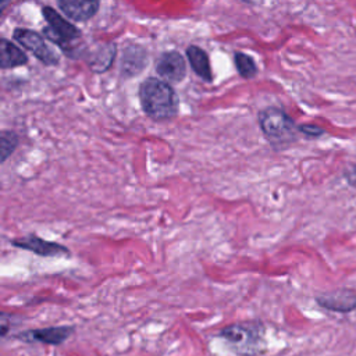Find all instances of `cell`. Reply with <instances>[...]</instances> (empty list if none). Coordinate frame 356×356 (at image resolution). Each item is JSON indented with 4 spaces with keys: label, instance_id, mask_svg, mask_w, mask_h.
Here are the masks:
<instances>
[{
    "label": "cell",
    "instance_id": "1",
    "mask_svg": "<svg viewBox=\"0 0 356 356\" xmlns=\"http://www.w3.org/2000/svg\"><path fill=\"white\" fill-rule=\"evenodd\" d=\"M139 100L145 114L154 121L171 120L178 113V97L163 79L147 78L139 86Z\"/></svg>",
    "mask_w": 356,
    "mask_h": 356
},
{
    "label": "cell",
    "instance_id": "2",
    "mask_svg": "<svg viewBox=\"0 0 356 356\" xmlns=\"http://www.w3.org/2000/svg\"><path fill=\"white\" fill-rule=\"evenodd\" d=\"M266 327L261 320H242L222 327L218 335L239 356H260L266 352Z\"/></svg>",
    "mask_w": 356,
    "mask_h": 356
},
{
    "label": "cell",
    "instance_id": "3",
    "mask_svg": "<svg viewBox=\"0 0 356 356\" xmlns=\"http://www.w3.org/2000/svg\"><path fill=\"white\" fill-rule=\"evenodd\" d=\"M259 125L271 145L275 150H284L288 146H291L296 138L299 128L295 124V121L282 110L278 107H267L263 108L259 115Z\"/></svg>",
    "mask_w": 356,
    "mask_h": 356
},
{
    "label": "cell",
    "instance_id": "4",
    "mask_svg": "<svg viewBox=\"0 0 356 356\" xmlns=\"http://www.w3.org/2000/svg\"><path fill=\"white\" fill-rule=\"evenodd\" d=\"M42 14L49 22V26L43 29L44 36L60 46L65 53L72 54L74 42L81 38V31L71 22H67L54 8L49 6L42 8Z\"/></svg>",
    "mask_w": 356,
    "mask_h": 356
},
{
    "label": "cell",
    "instance_id": "5",
    "mask_svg": "<svg viewBox=\"0 0 356 356\" xmlns=\"http://www.w3.org/2000/svg\"><path fill=\"white\" fill-rule=\"evenodd\" d=\"M10 243L14 248L32 252L42 257H68L71 256L70 249L58 242L43 239L36 234H28L19 238L10 239Z\"/></svg>",
    "mask_w": 356,
    "mask_h": 356
},
{
    "label": "cell",
    "instance_id": "6",
    "mask_svg": "<svg viewBox=\"0 0 356 356\" xmlns=\"http://www.w3.org/2000/svg\"><path fill=\"white\" fill-rule=\"evenodd\" d=\"M14 39L24 46L26 50L32 51L35 57L43 63L44 65H56L58 64V56L57 53L44 42L40 33L26 29V28H17L13 33Z\"/></svg>",
    "mask_w": 356,
    "mask_h": 356
},
{
    "label": "cell",
    "instance_id": "7",
    "mask_svg": "<svg viewBox=\"0 0 356 356\" xmlns=\"http://www.w3.org/2000/svg\"><path fill=\"white\" fill-rule=\"evenodd\" d=\"M74 325H50L44 328L25 330L14 335V338L28 343H44V345H61L71 335H74Z\"/></svg>",
    "mask_w": 356,
    "mask_h": 356
},
{
    "label": "cell",
    "instance_id": "8",
    "mask_svg": "<svg viewBox=\"0 0 356 356\" xmlns=\"http://www.w3.org/2000/svg\"><path fill=\"white\" fill-rule=\"evenodd\" d=\"M316 303L323 309L335 313H350L356 310V291L352 288H337L321 292L314 298Z\"/></svg>",
    "mask_w": 356,
    "mask_h": 356
},
{
    "label": "cell",
    "instance_id": "9",
    "mask_svg": "<svg viewBox=\"0 0 356 356\" xmlns=\"http://www.w3.org/2000/svg\"><path fill=\"white\" fill-rule=\"evenodd\" d=\"M154 68L163 81L171 83L181 82L186 75V64L184 56L175 50L161 53L156 60Z\"/></svg>",
    "mask_w": 356,
    "mask_h": 356
},
{
    "label": "cell",
    "instance_id": "10",
    "mask_svg": "<svg viewBox=\"0 0 356 356\" xmlns=\"http://www.w3.org/2000/svg\"><path fill=\"white\" fill-rule=\"evenodd\" d=\"M100 0H57L58 8L67 18L83 22L90 19L99 10Z\"/></svg>",
    "mask_w": 356,
    "mask_h": 356
},
{
    "label": "cell",
    "instance_id": "11",
    "mask_svg": "<svg viewBox=\"0 0 356 356\" xmlns=\"http://www.w3.org/2000/svg\"><path fill=\"white\" fill-rule=\"evenodd\" d=\"M147 63V56L143 47L138 44L128 46L124 50L122 61H121V72L125 76H132L139 74Z\"/></svg>",
    "mask_w": 356,
    "mask_h": 356
},
{
    "label": "cell",
    "instance_id": "12",
    "mask_svg": "<svg viewBox=\"0 0 356 356\" xmlns=\"http://www.w3.org/2000/svg\"><path fill=\"white\" fill-rule=\"evenodd\" d=\"M186 57L189 60V64H191L193 72L200 79H203L204 82H211L213 81V74H211V68H210L209 56L203 49H200L199 46L191 44L186 49Z\"/></svg>",
    "mask_w": 356,
    "mask_h": 356
},
{
    "label": "cell",
    "instance_id": "13",
    "mask_svg": "<svg viewBox=\"0 0 356 356\" xmlns=\"http://www.w3.org/2000/svg\"><path fill=\"white\" fill-rule=\"evenodd\" d=\"M0 54H1L0 67L4 70L14 68L18 65H25L28 63L26 54L6 38L0 40Z\"/></svg>",
    "mask_w": 356,
    "mask_h": 356
},
{
    "label": "cell",
    "instance_id": "14",
    "mask_svg": "<svg viewBox=\"0 0 356 356\" xmlns=\"http://www.w3.org/2000/svg\"><path fill=\"white\" fill-rule=\"evenodd\" d=\"M115 56V46L111 43L100 46L96 53L89 57V65L96 72H104L113 63Z\"/></svg>",
    "mask_w": 356,
    "mask_h": 356
},
{
    "label": "cell",
    "instance_id": "15",
    "mask_svg": "<svg viewBox=\"0 0 356 356\" xmlns=\"http://www.w3.org/2000/svg\"><path fill=\"white\" fill-rule=\"evenodd\" d=\"M18 145L19 136L14 131L3 129L0 134V161L6 163V160L14 153Z\"/></svg>",
    "mask_w": 356,
    "mask_h": 356
},
{
    "label": "cell",
    "instance_id": "16",
    "mask_svg": "<svg viewBox=\"0 0 356 356\" xmlns=\"http://www.w3.org/2000/svg\"><path fill=\"white\" fill-rule=\"evenodd\" d=\"M234 61H235V65H236V71H238V74L242 78L250 79V78H253L257 74L256 63H254V60L249 54L236 51L234 54Z\"/></svg>",
    "mask_w": 356,
    "mask_h": 356
},
{
    "label": "cell",
    "instance_id": "17",
    "mask_svg": "<svg viewBox=\"0 0 356 356\" xmlns=\"http://www.w3.org/2000/svg\"><path fill=\"white\" fill-rule=\"evenodd\" d=\"M298 128H299V132L307 138H318L325 134V131L321 127L314 124H302V125H298Z\"/></svg>",
    "mask_w": 356,
    "mask_h": 356
},
{
    "label": "cell",
    "instance_id": "18",
    "mask_svg": "<svg viewBox=\"0 0 356 356\" xmlns=\"http://www.w3.org/2000/svg\"><path fill=\"white\" fill-rule=\"evenodd\" d=\"M343 178L346 179V182L356 189V164H350L349 167L345 168L343 171Z\"/></svg>",
    "mask_w": 356,
    "mask_h": 356
},
{
    "label": "cell",
    "instance_id": "19",
    "mask_svg": "<svg viewBox=\"0 0 356 356\" xmlns=\"http://www.w3.org/2000/svg\"><path fill=\"white\" fill-rule=\"evenodd\" d=\"M0 320H1V324H0V334H1V337H7L8 330L11 328V327H10V323H8V321L11 320V316L7 314V313H1Z\"/></svg>",
    "mask_w": 356,
    "mask_h": 356
},
{
    "label": "cell",
    "instance_id": "20",
    "mask_svg": "<svg viewBox=\"0 0 356 356\" xmlns=\"http://www.w3.org/2000/svg\"><path fill=\"white\" fill-rule=\"evenodd\" d=\"M10 1H11V0H1V7H0V8H1V11H3V10H6V7L8 6V3H10Z\"/></svg>",
    "mask_w": 356,
    "mask_h": 356
}]
</instances>
